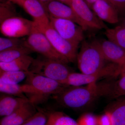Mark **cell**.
Listing matches in <instances>:
<instances>
[{"label":"cell","instance_id":"6da1fadb","mask_svg":"<svg viewBox=\"0 0 125 125\" xmlns=\"http://www.w3.org/2000/svg\"><path fill=\"white\" fill-rule=\"evenodd\" d=\"M113 81L94 83L80 86H67L54 98L62 106L73 109H83L103 96H109Z\"/></svg>","mask_w":125,"mask_h":125},{"label":"cell","instance_id":"7a4b0ae2","mask_svg":"<svg viewBox=\"0 0 125 125\" xmlns=\"http://www.w3.org/2000/svg\"><path fill=\"white\" fill-rule=\"evenodd\" d=\"M76 61L81 73L90 74L102 69L107 64L96 40L83 41Z\"/></svg>","mask_w":125,"mask_h":125},{"label":"cell","instance_id":"3957f363","mask_svg":"<svg viewBox=\"0 0 125 125\" xmlns=\"http://www.w3.org/2000/svg\"><path fill=\"white\" fill-rule=\"evenodd\" d=\"M43 57L34 59L29 71L56 81L62 84L73 72L67 64Z\"/></svg>","mask_w":125,"mask_h":125},{"label":"cell","instance_id":"277c9868","mask_svg":"<svg viewBox=\"0 0 125 125\" xmlns=\"http://www.w3.org/2000/svg\"><path fill=\"white\" fill-rule=\"evenodd\" d=\"M43 33L56 51L67 59L69 62L76 61L78 47L62 37L49 24L36 25L34 28Z\"/></svg>","mask_w":125,"mask_h":125},{"label":"cell","instance_id":"5b68a950","mask_svg":"<svg viewBox=\"0 0 125 125\" xmlns=\"http://www.w3.org/2000/svg\"><path fill=\"white\" fill-rule=\"evenodd\" d=\"M121 67L110 62L98 72L87 74L83 73L72 72L62 84L68 86H80L96 83L103 78H115L120 75Z\"/></svg>","mask_w":125,"mask_h":125},{"label":"cell","instance_id":"8992f818","mask_svg":"<svg viewBox=\"0 0 125 125\" xmlns=\"http://www.w3.org/2000/svg\"><path fill=\"white\" fill-rule=\"evenodd\" d=\"M25 46L32 52H36L43 56L68 64L69 62L56 51L45 34L33 29L25 41Z\"/></svg>","mask_w":125,"mask_h":125},{"label":"cell","instance_id":"52a82bcc","mask_svg":"<svg viewBox=\"0 0 125 125\" xmlns=\"http://www.w3.org/2000/svg\"><path fill=\"white\" fill-rule=\"evenodd\" d=\"M70 6L83 24L84 31L108 28L104 22L98 18L85 0H71Z\"/></svg>","mask_w":125,"mask_h":125},{"label":"cell","instance_id":"ba28073f","mask_svg":"<svg viewBox=\"0 0 125 125\" xmlns=\"http://www.w3.org/2000/svg\"><path fill=\"white\" fill-rule=\"evenodd\" d=\"M50 24L62 37L76 46L83 42L84 30L73 21L49 16Z\"/></svg>","mask_w":125,"mask_h":125},{"label":"cell","instance_id":"9c48e42d","mask_svg":"<svg viewBox=\"0 0 125 125\" xmlns=\"http://www.w3.org/2000/svg\"><path fill=\"white\" fill-rule=\"evenodd\" d=\"M26 83L30 84L37 92V97H47L60 93L66 86L45 76L27 72Z\"/></svg>","mask_w":125,"mask_h":125},{"label":"cell","instance_id":"30bf717a","mask_svg":"<svg viewBox=\"0 0 125 125\" xmlns=\"http://www.w3.org/2000/svg\"><path fill=\"white\" fill-rule=\"evenodd\" d=\"M33 28V21L16 16L0 23V31L5 37L20 38L29 36Z\"/></svg>","mask_w":125,"mask_h":125},{"label":"cell","instance_id":"8fae6325","mask_svg":"<svg viewBox=\"0 0 125 125\" xmlns=\"http://www.w3.org/2000/svg\"><path fill=\"white\" fill-rule=\"evenodd\" d=\"M96 41L106 60L121 67L125 61V50L108 39Z\"/></svg>","mask_w":125,"mask_h":125},{"label":"cell","instance_id":"7c38bea8","mask_svg":"<svg viewBox=\"0 0 125 125\" xmlns=\"http://www.w3.org/2000/svg\"><path fill=\"white\" fill-rule=\"evenodd\" d=\"M35 104L31 100L9 115L4 116L0 125H20L29 119L37 112Z\"/></svg>","mask_w":125,"mask_h":125},{"label":"cell","instance_id":"4fadbf2b","mask_svg":"<svg viewBox=\"0 0 125 125\" xmlns=\"http://www.w3.org/2000/svg\"><path fill=\"white\" fill-rule=\"evenodd\" d=\"M44 6L49 16L58 19L70 20L82 27L84 30L82 23L69 6L58 0H52Z\"/></svg>","mask_w":125,"mask_h":125},{"label":"cell","instance_id":"5bb4252c","mask_svg":"<svg viewBox=\"0 0 125 125\" xmlns=\"http://www.w3.org/2000/svg\"><path fill=\"white\" fill-rule=\"evenodd\" d=\"M21 7L33 19L37 25L48 24L49 15L45 6L39 0H23Z\"/></svg>","mask_w":125,"mask_h":125},{"label":"cell","instance_id":"9a60e30c","mask_svg":"<svg viewBox=\"0 0 125 125\" xmlns=\"http://www.w3.org/2000/svg\"><path fill=\"white\" fill-rule=\"evenodd\" d=\"M92 9L103 22L110 24H116L119 22V14L117 10L107 0H97Z\"/></svg>","mask_w":125,"mask_h":125},{"label":"cell","instance_id":"2e32d148","mask_svg":"<svg viewBox=\"0 0 125 125\" xmlns=\"http://www.w3.org/2000/svg\"><path fill=\"white\" fill-rule=\"evenodd\" d=\"M4 94L0 97V115H9L30 101L27 97H16Z\"/></svg>","mask_w":125,"mask_h":125},{"label":"cell","instance_id":"e0dca14e","mask_svg":"<svg viewBox=\"0 0 125 125\" xmlns=\"http://www.w3.org/2000/svg\"><path fill=\"white\" fill-rule=\"evenodd\" d=\"M117 99L108 106L105 111L111 115L113 125H125V96Z\"/></svg>","mask_w":125,"mask_h":125},{"label":"cell","instance_id":"ac0fdd59","mask_svg":"<svg viewBox=\"0 0 125 125\" xmlns=\"http://www.w3.org/2000/svg\"><path fill=\"white\" fill-rule=\"evenodd\" d=\"M0 92L2 94L23 98H26L24 94L36 96L37 94L33 87L28 83L20 85L19 84H10L0 83Z\"/></svg>","mask_w":125,"mask_h":125},{"label":"cell","instance_id":"d6986e66","mask_svg":"<svg viewBox=\"0 0 125 125\" xmlns=\"http://www.w3.org/2000/svg\"><path fill=\"white\" fill-rule=\"evenodd\" d=\"M34 58L26 55L8 62H0V70L5 71H28Z\"/></svg>","mask_w":125,"mask_h":125},{"label":"cell","instance_id":"ffe728a7","mask_svg":"<svg viewBox=\"0 0 125 125\" xmlns=\"http://www.w3.org/2000/svg\"><path fill=\"white\" fill-rule=\"evenodd\" d=\"M32 52L25 46L7 49L0 52V62H8L24 56L28 55Z\"/></svg>","mask_w":125,"mask_h":125},{"label":"cell","instance_id":"44dd1931","mask_svg":"<svg viewBox=\"0 0 125 125\" xmlns=\"http://www.w3.org/2000/svg\"><path fill=\"white\" fill-rule=\"evenodd\" d=\"M105 34L108 39L113 42L125 51V27L119 25L106 30Z\"/></svg>","mask_w":125,"mask_h":125},{"label":"cell","instance_id":"7402d4cb","mask_svg":"<svg viewBox=\"0 0 125 125\" xmlns=\"http://www.w3.org/2000/svg\"><path fill=\"white\" fill-rule=\"evenodd\" d=\"M46 125H79L78 122L60 112H54L48 116Z\"/></svg>","mask_w":125,"mask_h":125},{"label":"cell","instance_id":"603a6c76","mask_svg":"<svg viewBox=\"0 0 125 125\" xmlns=\"http://www.w3.org/2000/svg\"><path fill=\"white\" fill-rule=\"evenodd\" d=\"M27 72L0 70V83L6 84H18L26 78Z\"/></svg>","mask_w":125,"mask_h":125},{"label":"cell","instance_id":"cb8c5ba5","mask_svg":"<svg viewBox=\"0 0 125 125\" xmlns=\"http://www.w3.org/2000/svg\"><path fill=\"white\" fill-rule=\"evenodd\" d=\"M25 40L15 38H0V52L25 46Z\"/></svg>","mask_w":125,"mask_h":125},{"label":"cell","instance_id":"d4e9b609","mask_svg":"<svg viewBox=\"0 0 125 125\" xmlns=\"http://www.w3.org/2000/svg\"><path fill=\"white\" fill-rule=\"evenodd\" d=\"M112 84L111 93L109 97L113 98H118L125 96V75L120 76Z\"/></svg>","mask_w":125,"mask_h":125},{"label":"cell","instance_id":"484cf974","mask_svg":"<svg viewBox=\"0 0 125 125\" xmlns=\"http://www.w3.org/2000/svg\"><path fill=\"white\" fill-rule=\"evenodd\" d=\"M13 3L10 1L0 4V23L9 18L16 16Z\"/></svg>","mask_w":125,"mask_h":125},{"label":"cell","instance_id":"4316f807","mask_svg":"<svg viewBox=\"0 0 125 125\" xmlns=\"http://www.w3.org/2000/svg\"><path fill=\"white\" fill-rule=\"evenodd\" d=\"M47 120L48 116L46 113L40 111L37 112L33 116L20 125H46Z\"/></svg>","mask_w":125,"mask_h":125},{"label":"cell","instance_id":"83f0119b","mask_svg":"<svg viewBox=\"0 0 125 125\" xmlns=\"http://www.w3.org/2000/svg\"><path fill=\"white\" fill-rule=\"evenodd\" d=\"M77 122L79 125H98V117L91 113L83 114Z\"/></svg>","mask_w":125,"mask_h":125},{"label":"cell","instance_id":"f1b7e54d","mask_svg":"<svg viewBox=\"0 0 125 125\" xmlns=\"http://www.w3.org/2000/svg\"><path fill=\"white\" fill-rule=\"evenodd\" d=\"M111 3L118 11L119 15L125 14V0H107Z\"/></svg>","mask_w":125,"mask_h":125},{"label":"cell","instance_id":"f546056e","mask_svg":"<svg viewBox=\"0 0 125 125\" xmlns=\"http://www.w3.org/2000/svg\"><path fill=\"white\" fill-rule=\"evenodd\" d=\"M98 125H113L111 117L108 112L98 117Z\"/></svg>","mask_w":125,"mask_h":125},{"label":"cell","instance_id":"4dcf8cb0","mask_svg":"<svg viewBox=\"0 0 125 125\" xmlns=\"http://www.w3.org/2000/svg\"><path fill=\"white\" fill-rule=\"evenodd\" d=\"M23 0H9L13 4H16L20 6H21Z\"/></svg>","mask_w":125,"mask_h":125},{"label":"cell","instance_id":"1f68e13d","mask_svg":"<svg viewBox=\"0 0 125 125\" xmlns=\"http://www.w3.org/2000/svg\"><path fill=\"white\" fill-rule=\"evenodd\" d=\"M87 4L92 9V6L94 4L97 0H85Z\"/></svg>","mask_w":125,"mask_h":125},{"label":"cell","instance_id":"d6a6232c","mask_svg":"<svg viewBox=\"0 0 125 125\" xmlns=\"http://www.w3.org/2000/svg\"><path fill=\"white\" fill-rule=\"evenodd\" d=\"M125 75V61L123 65L121 67L120 76Z\"/></svg>","mask_w":125,"mask_h":125},{"label":"cell","instance_id":"836d02e7","mask_svg":"<svg viewBox=\"0 0 125 125\" xmlns=\"http://www.w3.org/2000/svg\"><path fill=\"white\" fill-rule=\"evenodd\" d=\"M58 0L70 6L71 0Z\"/></svg>","mask_w":125,"mask_h":125},{"label":"cell","instance_id":"e575fe53","mask_svg":"<svg viewBox=\"0 0 125 125\" xmlns=\"http://www.w3.org/2000/svg\"><path fill=\"white\" fill-rule=\"evenodd\" d=\"M39 0L40 1V2H42L44 6H45L48 2L51 1L52 0Z\"/></svg>","mask_w":125,"mask_h":125},{"label":"cell","instance_id":"d590c367","mask_svg":"<svg viewBox=\"0 0 125 125\" xmlns=\"http://www.w3.org/2000/svg\"><path fill=\"white\" fill-rule=\"evenodd\" d=\"M121 25L125 27V16L124 17V18H123V20H122Z\"/></svg>","mask_w":125,"mask_h":125},{"label":"cell","instance_id":"8d00e7d4","mask_svg":"<svg viewBox=\"0 0 125 125\" xmlns=\"http://www.w3.org/2000/svg\"></svg>","mask_w":125,"mask_h":125}]
</instances>
